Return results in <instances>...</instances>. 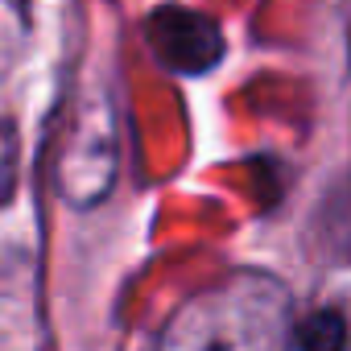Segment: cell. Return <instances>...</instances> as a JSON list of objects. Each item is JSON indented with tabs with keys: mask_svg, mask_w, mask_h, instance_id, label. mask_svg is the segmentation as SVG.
Masks as SVG:
<instances>
[{
	"mask_svg": "<svg viewBox=\"0 0 351 351\" xmlns=\"http://www.w3.org/2000/svg\"><path fill=\"white\" fill-rule=\"evenodd\" d=\"M289 298L265 273H240L173 314L149 351H285Z\"/></svg>",
	"mask_w": 351,
	"mask_h": 351,
	"instance_id": "obj_1",
	"label": "cell"
},
{
	"mask_svg": "<svg viewBox=\"0 0 351 351\" xmlns=\"http://www.w3.org/2000/svg\"><path fill=\"white\" fill-rule=\"evenodd\" d=\"M149 46L153 54L178 75H203L223 58V29L182 5H161L149 13Z\"/></svg>",
	"mask_w": 351,
	"mask_h": 351,
	"instance_id": "obj_2",
	"label": "cell"
},
{
	"mask_svg": "<svg viewBox=\"0 0 351 351\" xmlns=\"http://www.w3.org/2000/svg\"><path fill=\"white\" fill-rule=\"evenodd\" d=\"M347 347V322L339 310H318L302 318L298 326V351H343Z\"/></svg>",
	"mask_w": 351,
	"mask_h": 351,
	"instance_id": "obj_3",
	"label": "cell"
},
{
	"mask_svg": "<svg viewBox=\"0 0 351 351\" xmlns=\"http://www.w3.org/2000/svg\"><path fill=\"white\" fill-rule=\"evenodd\" d=\"M17 169H21V141L13 120H0V207L17 195Z\"/></svg>",
	"mask_w": 351,
	"mask_h": 351,
	"instance_id": "obj_4",
	"label": "cell"
}]
</instances>
